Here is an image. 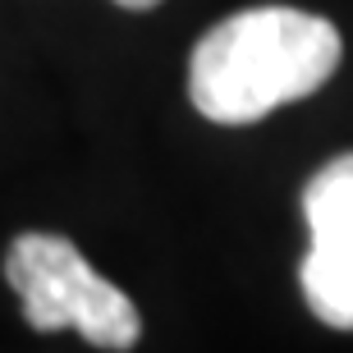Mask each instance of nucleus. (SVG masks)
<instances>
[{
    "instance_id": "f257e3e1",
    "label": "nucleus",
    "mask_w": 353,
    "mask_h": 353,
    "mask_svg": "<svg viewBox=\"0 0 353 353\" xmlns=\"http://www.w3.org/2000/svg\"><path fill=\"white\" fill-rule=\"evenodd\" d=\"M340 32L316 14L266 5L225 19L188 60V97L216 124H252L303 101L340 65Z\"/></svg>"
},
{
    "instance_id": "f03ea898",
    "label": "nucleus",
    "mask_w": 353,
    "mask_h": 353,
    "mask_svg": "<svg viewBox=\"0 0 353 353\" xmlns=\"http://www.w3.org/2000/svg\"><path fill=\"white\" fill-rule=\"evenodd\" d=\"M5 280L23 299L32 330L74 326L97 349H133L143 335L138 307L60 234H19L5 257Z\"/></svg>"
},
{
    "instance_id": "7ed1b4c3",
    "label": "nucleus",
    "mask_w": 353,
    "mask_h": 353,
    "mask_svg": "<svg viewBox=\"0 0 353 353\" xmlns=\"http://www.w3.org/2000/svg\"><path fill=\"white\" fill-rule=\"evenodd\" d=\"M312 248L303 257V299L326 326L353 330V152L330 161L303 193Z\"/></svg>"
},
{
    "instance_id": "20e7f679",
    "label": "nucleus",
    "mask_w": 353,
    "mask_h": 353,
    "mask_svg": "<svg viewBox=\"0 0 353 353\" xmlns=\"http://www.w3.org/2000/svg\"><path fill=\"white\" fill-rule=\"evenodd\" d=\"M115 5H124V10H152V5H161V0H115Z\"/></svg>"
}]
</instances>
